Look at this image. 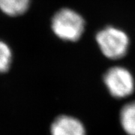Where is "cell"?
<instances>
[{
  "label": "cell",
  "mask_w": 135,
  "mask_h": 135,
  "mask_svg": "<svg viewBox=\"0 0 135 135\" xmlns=\"http://www.w3.org/2000/svg\"><path fill=\"white\" fill-rule=\"evenodd\" d=\"M31 0H0V10L8 16L18 17L25 14Z\"/></svg>",
  "instance_id": "obj_5"
},
{
  "label": "cell",
  "mask_w": 135,
  "mask_h": 135,
  "mask_svg": "<svg viewBox=\"0 0 135 135\" xmlns=\"http://www.w3.org/2000/svg\"><path fill=\"white\" fill-rule=\"evenodd\" d=\"M122 128L128 135H135V101L122 107L120 113Z\"/></svg>",
  "instance_id": "obj_6"
},
{
  "label": "cell",
  "mask_w": 135,
  "mask_h": 135,
  "mask_svg": "<svg viewBox=\"0 0 135 135\" xmlns=\"http://www.w3.org/2000/svg\"><path fill=\"white\" fill-rule=\"evenodd\" d=\"M12 61V53L9 46L0 41V73H5L9 70Z\"/></svg>",
  "instance_id": "obj_7"
},
{
  "label": "cell",
  "mask_w": 135,
  "mask_h": 135,
  "mask_svg": "<svg viewBox=\"0 0 135 135\" xmlns=\"http://www.w3.org/2000/svg\"><path fill=\"white\" fill-rule=\"evenodd\" d=\"M104 81L110 93L118 98L129 96L134 90V77L125 68H110L105 73Z\"/></svg>",
  "instance_id": "obj_3"
},
{
  "label": "cell",
  "mask_w": 135,
  "mask_h": 135,
  "mask_svg": "<svg viewBox=\"0 0 135 135\" xmlns=\"http://www.w3.org/2000/svg\"><path fill=\"white\" fill-rule=\"evenodd\" d=\"M85 24L81 15L68 8L59 10L51 20V28L56 36L71 42L80 39L85 30Z\"/></svg>",
  "instance_id": "obj_1"
},
{
  "label": "cell",
  "mask_w": 135,
  "mask_h": 135,
  "mask_svg": "<svg viewBox=\"0 0 135 135\" xmlns=\"http://www.w3.org/2000/svg\"><path fill=\"white\" fill-rule=\"evenodd\" d=\"M96 42L101 53L110 59H119L126 56L129 48L128 35L122 29L107 26L95 35Z\"/></svg>",
  "instance_id": "obj_2"
},
{
  "label": "cell",
  "mask_w": 135,
  "mask_h": 135,
  "mask_svg": "<svg viewBox=\"0 0 135 135\" xmlns=\"http://www.w3.org/2000/svg\"><path fill=\"white\" fill-rule=\"evenodd\" d=\"M51 135H86V129L80 121L69 116H60L50 128Z\"/></svg>",
  "instance_id": "obj_4"
}]
</instances>
